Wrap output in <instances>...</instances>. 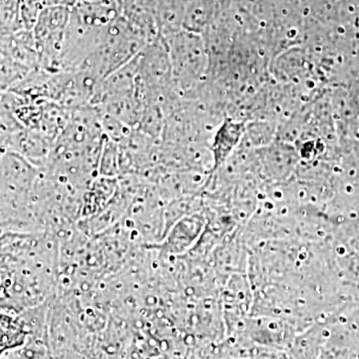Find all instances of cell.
<instances>
[{
  "mask_svg": "<svg viewBox=\"0 0 359 359\" xmlns=\"http://www.w3.org/2000/svg\"><path fill=\"white\" fill-rule=\"evenodd\" d=\"M60 242L51 231L1 233V311L45 304L58 289Z\"/></svg>",
  "mask_w": 359,
  "mask_h": 359,
  "instance_id": "6da1fadb",
  "label": "cell"
},
{
  "mask_svg": "<svg viewBox=\"0 0 359 359\" xmlns=\"http://www.w3.org/2000/svg\"><path fill=\"white\" fill-rule=\"evenodd\" d=\"M166 44L171 62L172 76L184 85L186 81L197 78L202 69V53L196 37L185 33H173L167 37Z\"/></svg>",
  "mask_w": 359,
  "mask_h": 359,
  "instance_id": "7a4b0ae2",
  "label": "cell"
},
{
  "mask_svg": "<svg viewBox=\"0 0 359 359\" xmlns=\"http://www.w3.org/2000/svg\"><path fill=\"white\" fill-rule=\"evenodd\" d=\"M205 219L202 214L194 212L180 219L172 226L162 242L152 245L161 255L175 257L194 247L204 233Z\"/></svg>",
  "mask_w": 359,
  "mask_h": 359,
  "instance_id": "3957f363",
  "label": "cell"
},
{
  "mask_svg": "<svg viewBox=\"0 0 359 359\" xmlns=\"http://www.w3.org/2000/svg\"><path fill=\"white\" fill-rule=\"evenodd\" d=\"M29 334L20 313L1 311V335H0L1 353L25 346Z\"/></svg>",
  "mask_w": 359,
  "mask_h": 359,
  "instance_id": "277c9868",
  "label": "cell"
}]
</instances>
